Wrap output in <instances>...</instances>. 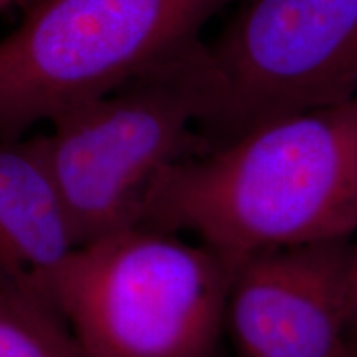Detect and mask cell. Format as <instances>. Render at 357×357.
Wrapping results in <instances>:
<instances>
[{
    "label": "cell",
    "mask_w": 357,
    "mask_h": 357,
    "mask_svg": "<svg viewBox=\"0 0 357 357\" xmlns=\"http://www.w3.org/2000/svg\"><path fill=\"white\" fill-rule=\"evenodd\" d=\"M187 234L231 266L357 235V98L261 123L164 169L136 222Z\"/></svg>",
    "instance_id": "obj_1"
},
{
    "label": "cell",
    "mask_w": 357,
    "mask_h": 357,
    "mask_svg": "<svg viewBox=\"0 0 357 357\" xmlns=\"http://www.w3.org/2000/svg\"><path fill=\"white\" fill-rule=\"evenodd\" d=\"M220 109L207 42L50 123L40 144L68 208L78 245L132 225L164 169L208 149Z\"/></svg>",
    "instance_id": "obj_2"
},
{
    "label": "cell",
    "mask_w": 357,
    "mask_h": 357,
    "mask_svg": "<svg viewBox=\"0 0 357 357\" xmlns=\"http://www.w3.org/2000/svg\"><path fill=\"white\" fill-rule=\"evenodd\" d=\"M234 270L199 240L132 223L75 248L42 289L89 357H218Z\"/></svg>",
    "instance_id": "obj_3"
},
{
    "label": "cell",
    "mask_w": 357,
    "mask_h": 357,
    "mask_svg": "<svg viewBox=\"0 0 357 357\" xmlns=\"http://www.w3.org/2000/svg\"><path fill=\"white\" fill-rule=\"evenodd\" d=\"M238 0H30L0 38V139L113 91L202 40Z\"/></svg>",
    "instance_id": "obj_4"
},
{
    "label": "cell",
    "mask_w": 357,
    "mask_h": 357,
    "mask_svg": "<svg viewBox=\"0 0 357 357\" xmlns=\"http://www.w3.org/2000/svg\"><path fill=\"white\" fill-rule=\"evenodd\" d=\"M213 42V147L258 124L357 98V0H238Z\"/></svg>",
    "instance_id": "obj_5"
},
{
    "label": "cell",
    "mask_w": 357,
    "mask_h": 357,
    "mask_svg": "<svg viewBox=\"0 0 357 357\" xmlns=\"http://www.w3.org/2000/svg\"><path fill=\"white\" fill-rule=\"evenodd\" d=\"M356 238L271 250L236 265L225 307L234 357H336L349 341Z\"/></svg>",
    "instance_id": "obj_6"
},
{
    "label": "cell",
    "mask_w": 357,
    "mask_h": 357,
    "mask_svg": "<svg viewBox=\"0 0 357 357\" xmlns=\"http://www.w3.org/2000/svg\"><path fill=\"white\" fill-rule=\"evenodd\" d=\"M78 247L38 136L0 139V261L42 288Z\"/></svg>",
    "instance_id": "obj_7"
},
{
    "label": "cell",
    "mask_w": 357,
    "mask_h": 357,
    "mask_svg": "<svg viewBox=\"0 0 357 357\" xmlns=\"http://www.w3.org/2000/svg\"><path fill=\"white\" fill-rule=\"evenodd\" d=\"M0 357H89L47 293L2 261Z\"/></svg>",
    "instance_id": "obj_8"
},
{
    "label": "cell",
    "mask_w": 357,
    "mask_h": 357,
    "mask_svg": "<svg viewBox=\"0 0 357 357\" xmlns=\"http://www.w3.org/2000/svg\"><path fill=\"white\" fill-rule=\"evenodd\" d=\"M349 341L357 346V252H356V268H354V289H352V307L349 321Z\"/></svg>",
    "instance_id": "obj_9"
},
{
    "label": "cell",
    "mask_w": 357,
    "mask_h": 357,
    "mask_svg": "<svg viewBox=\"0 0 357 357\" xmlns=\"http://www.w3.org/2000/svg\"><path fill=\"white\" fill-rule=\"evenodd\" d=\"M336 357H357V346L352 344L351 341H347Z\"/></svg>",
    "instance_id": "obj_10"
},
{
    "label": "cell",
    "mask_w": 357,
    "mask_h": 357,
    "mask_svg": "<svg viewBox=\"0 0 357 357\" xmlns=\"http://www.w3.org/2000/svg\"><path fill=\"white\" fill-rule=\"evenodd\" d=\"M30 0H0V12L7 10V8L15 7V6H26Z\"/></svg>",
    "instance_id": "obj_11"
},
{
    "label": "cell",
    "mask_w": 357,
    "mask_h": 357,
    "mask_svg": "<svg viewBox=\"0 0 357 357\" xmlns=\"http://www.w3.org/2000/svg\"><path fill=\"white\" fill-rule=\"evenodd\" d=\"M356 252H357V240H356Z\"/></svg>",
    "instance_id": "obj_12"
}]
</instances>
